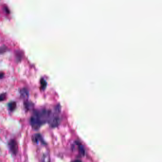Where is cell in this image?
I'll return each mask as SVG.
<instances>
[{
  "label": "cell",
  "instance_id": "1",
  "mask_svg": "<svg viewBox=\"0 0 162 162\" xmlns=\"http://www.w3.org/2000/svg\"><path fill=\"white\" fill-rule=\"evenodd\" d=\"M51 112L49 110L43 109L34 111L33 115L30 117V124L33 129L37 130L43 124L50 120Z\"/></svg>",
  "mask_w": 162,
  "mask_h": 162
},
{
  "label": "cell",
  "instance_id": "2",
  "mask_svg": "<svg viewBox=\"0 0 162 162\" xmlns=\"http://www.w3.org/2000/svg\"><path fill=\"white\" fill-rule=\"evenodd\" d=\"M10 150L13 155H16L18 152V145L17 142L15 140H11L8 143Z\"/></svg>",
  "mask_w": 162,
  "mask_h": 162
},
{
  "label": "cell",
  "instance_id": "3",
  "mask_svg": "<svg viewBox=\"0 0 162 162\" xmlns=\"http://www.w3.org/2000/svg\"><path fill=\"white\" fill-rule=\"evenodd\" d=\"M32 140L33 141V143L35 144L38 143V142H40L42 144H46V143L42 138V135L39 134H36L34 135L32 137Z\"/></svg>",
  "mask_w": 162,
  "mask_h": 162
},
{
  "label": "cell",
  "instance_id": "4",
  "mask_svg": "<svg viewBox=\"0 0 162 162\" xmlns=\"http://www.w3.org/2000/svg\"><path fill=\"white\" fill-rule=\"evenodd\" d=\"M50 125L52 127H57L60 123V119L58 117H54L51 119H50L49 121Z\"/></svg>",
  "mask_w": 162,
  "mask_h": 162
},
{
  "label": "cell",
  "instance_id": "5",
  "mask_svg": "<svg viewBox=\"0 0 162 162\" xmlns=\"http://www.w3.org/2000/svg\"><path fill=\"white\" fill-rule=\"evenodd\" d=\"M8 107L10 110L13 111L16 108V103L15 102H11L8 104Z\"/></svg>",
  "mask_w": 162,
  "mask_h": 162
},
{
  "label": "cell",
  "instance_id": "6",
  "mask_svg": "<svg viewBox=\"0 0 162 162\" xmlns=\"http://www.w3.org/2000/svg\"><path fill=\"white\" fill-rule=\"evenodd\" d=\"M20 93L22 96L23 97H27L29 95V92L26 88H22L20 91Z\"/></svg>",
  "mask_w": 162,
  "mask_h": 162
},
{
  "label": "cell",
  "instance_id": "7",
  "mask_svg": "<svg viewBox=\"0 0 162 162\" xmlns=\"http://www.w3.org/2000/svg\"><path fill=\"white\" fill-rule=\"evenodd\" d=\"M46 86H47L46 82L43 78H42L40 80V87L42 88V90H43L45 89V87H46Z\"/></svg>",
  "mask_w": 162,
  "mask_h": 162
},
{
  "label": "cell",
  "instance_id": "8",
  "mask_svg": "<svg viewBox=\"0 0 162 162\" xmlns=\"http://www.w3.org/2000/svg\"><path fill=\"white\" fill-rule=\"evenodd\" d=\"M24 105L27 109H30L33 107V104L31 102H26L24 103Z\"/></svg>",
  "mask_w": 162,
  "mask_h": 162
},
{
  "label": "cell",
  "instance_id": "9",
  "mask_svg": "<svg viewBox=\"0 0 162 162\" xmlns=\"http://www.w3.org/2000/svg\"><path fill=\"white\" fill-rule=\"evenodd\" d=\"M6 94H2L0 95V101H2L6 99Z\"/></svg>",
  "mask_w": 162,
  "mask_h": 162
},
{
  "label": "cell",
  "instance_id": "10",
  "mask_svg": "<svg viewBox=\"0 0 162 162\" xmlns=\"http://www.w3.org/2000/svg\"><path fill=\"white\" fill-rule=\"evenodd\" d=\"M4 76L3 73H0V78H3Z\"/></svg>",
  "mask_w": 162,
  "mask_h": 162
},
{
  "label": "cell",
  "instance_id": "11",
  "mask_svg": "<svg viewBox=\"0 0 162 162\" xmlns=\"http://www.w3.org/2000/svg\"><path fill=\"white\" fill-rule=\"evenodd\" d=\"M73 162H82L80 160H75V161H73Z\"/></svg>",
  "mask_w": 162,
  "mask_h": 162
}]
</instances>
